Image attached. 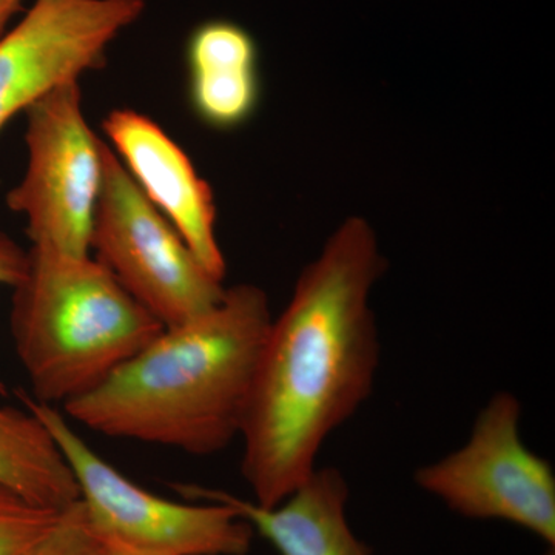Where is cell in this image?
I'll list each match as a JSON object with an SVG mask.
<instances>
[{
  "label": "cell",
  "mask_w": 555,
  "mask_h": 555,
  "mask_svg": "<svg viewBox=\"0 0 555 555\" xmlns=\"http://www.w3.org/2000/svg\"><path fill=\"white\" fill-rule=\"evenodd\" d=\"M385 270L371 224L346 219L272 320L240 434L257 505H280L305 483L324 441L371 397L382 352L371 292Z\"/></svg>",
  "instance_id": "obj_1"
},
{
  "label": "cell",
  "mask_w": 555,
  "mask_h": 555,
  "mask_svg": "<svg viewBox=\"0 0 555 555\" xmlns=\"http://www.w3.org/2000/svg\"><path fill=\"white\" fill-rule=\"evenodd\" d=\"M272 320L262 288H225L214 309L164 327L62 414L101 436L218 454L240 437Z\"/></svg>",
  "instance_id": "obj_2"
},
{
  "label": "cell",
  "mask_w": 555,
  "mask_h": 555,
  "mask_svg": "<svg viewBox=\"0 0 555 555\" xmlns=\"http://www.w3.org/2000/svg\"><path fill=\"white\" fill-rule=\"evenodd\" d=\"M10 331L33 400L67 406L137 356L164 324L96 258L28 250Z\"/></svg>",
  "instance_id": "obj_3"
},
{
  "label": "cell",
  "mask_w": 555,
  "mask_h": 555,
  "mask_svg": "<svg viewBox=\"0 0 555 555\" xmlns=\"http://www.w3.org/2000/svg\"><path fill=\"white\" fill-rule=\"evenodd\" d=\"M42 420L72 467L79 500L107 545L138 555H248L255 531L233 507L218 502L179 503L133 483L76 433L61 409L20 392Z\"/></svg>",
  "instance_id": "obj_4"
},
{
  "label": "cell",
  "mask_w": 555,
  "mask_h": 555,
  "mask_svg": "<svg viewBox=\"0 0 555 555\" xmlns=\"http://www.w3.org/2000/svg\"><path fill=\"white\" fill-rule=\"evenodd\" d=\"M90 250L164 326L203 315L228 288L145 198L107 142Z\"/></svg>",
  "instance_id": "obj_5"
},
{
  "label": "cell",
  "mask_w": 555,
  "mask_h": 555,
  "mask_svg": "<svg viewBox=\"0 0 555 555\" xmlns=\"http://www.w3.org/2000/svg\"><path fill=\"white\" fill-rule=\"evenodd\" d=\"M521 404L496 392L478 412L469 440L418 467L415 485L469 520L516 525L555 547V476L520 437Z\"/></svg>",
  "instance_id": "obj_6"
},
{
  "label": "cell",
  "mask_w": 555,
  "mask_h": 555,
  "mask_svg": "<svg viewBox=\"0 0 555 555\" xmlns=\"http://www.w3.org/2000/svg\"><path fill=\"white\" fill-rule=\"evenodd\" d=\"M25 113L27 169L7 204L27 219L31 247L90 255L104 141L83 116L79 80L62 83Z\"/></svg>",
  "instance_id": "obj_7"
},
{
  "label": "cell",
  "mask_w": 555,
  "mask_h": 555,
  "mask_svg": "<svg viewBox=\"0 0 555 555\" xmlns=\"http://www.w3.org/2000/svg\"><path fill=\"white\" fill-rule=\"evenodd\" d=\"M144 0H35L0 36V131L62 83L101 68Z\"/></svg>",
  "instance_id": "obj_8"
},
{
  "label": "cell",
  "mask_w": 555,
  "mask_h": 555,
  "mask_svg": "<svg viewBox=\"0 0 555 555\" xmlns=\"http://www.w3.org/2000/svg\"><path fill=\"white\" fill-rule=\"evenodd\" d=\"M102 129L145 198L177 229L204 268L224 281L228 268L217 238L214 190L184 150L155 120L134 109H113Z\"/></svg>",
  "instance_id": "obj_9"
},
{
  "label": "cell",
  "mask_w": 555,
  "mask_h": 555,
  "mask_svg": "<svg viewBox=\"0 0 555 555\" xmlns=\"http://www.w3.org/2000/svg\"><path fill=\"white\" fill-rule=\"evenodd\" d=\"M171 488L192 502L233 507L280 555H372L347 521L349 485L337 467H317L305 483L273 507L206 486L177 483Z\"/></svg>",
  "instance_id": "obj_10"
},
{
  "label": "cell",
  "mask_w": 555,
  "mask_h": 555,
  "mask_svg": "<svg viewBox=\"0 0 555 555\" xmlns=\"http://www.w3.org/2000/svg\"><path fill=\"white\" fill-rule=\"evenodd\" d=\"M190 98L208 126L235 129L247 122L261 96L258 47L235 22L208 21L188 43Z\"/></svg>",
  "instance_id": "obj_11"
},
{
  "label": "cell",
  "mask_w": 555,
  "mask_h": 555,
  "mask_svg": "<svg viewBox=\"0 0 555 555\" xmlns=\"http://www.w3.org/2000/svg\"><path fill=\"white\" fill-rule=\"evenodd\" d=\"M0 486L51 509H67L79 500L67 459L28 408L0 404Z\"/></svg>",
  "instance_id": "obj_12"
},
{
  "label": "cell",
  "mask_w": 555,
  "mask_h": 555,
  "mask_svg": "<svg viewBox=\"0 0 555 555\" xmlns=\"http://www.w3.org/2000/svg\"><path fill=\"white\" fill-rule=\"evenodd\" d=\"M62 511L39 506L0 486V555H28L60 520Z\"/></svg>",
  "instance_id": "obj_13"
},
{
  "label": "cell",
  "mask_w": 555,
  "mask_h": 555,
  "mask_svg": "<svg viewBox=\"0 0 555 555\" xmlns=\"http://www.w3.org/2000/svg\"><path fill=\"white\" fill-rule=\"evenodd\" d=\"M28 555H107V545L91 526L80 500L62 511L60 520Z\"/></svg>",
  "instance_id": "obj_14"
},
{
  "label": "cell",
  "mask_w": 555,
  "mask_h": 555,
  "mask_svg": "<svg viewBox=\"0 0 555 555\" xmlns=\"http://www.w3.org/2000/svg\"><path fill=\"white\" fill-rule=\"evenodd\" d=\"M28 269V251L17 246L5 233H0V286L16 287ZM5 383L0 379V396H5Z\"/></svg>",
  "instance_id": "obj_15"
},
{
  "label": "cell",
  "mask_w": 555,
  "mask_h": 555,
  "mask_svg": "<svg viewBox=\"0 0 555 555\" xmlns=\"http://www.w3.org/2000/svg\"><path fill=\"white\" fill-rule=\"evenodd\" d=\"M24 0H0V36L5 31L11 17L21 9Z\"/></svg>",
  "instance_id": "obj_16"
},
{
  "label": "cell",
  "mask_w": 555,
  "mask_h": 555,
  "mask_svg": "<svg viewBox=\"0 0 555 555\" xmlns=\"http://www.w3.org/2000/svg\"><path fill=\"white\" fill-rule=\"evenodd\" d=\"M107 545V543H105ZM107 555H138L130 553V551L122 550V547L107 545Z\"/></svg>",
  "instance_id": "obj_17"
},
{
  "label": "cell",
  "mask_w": 555,
  "mask_h": 555,
  "mask_svg": "<svg viewBox=\"0 0 555 555\" xmlns=\"http://www.w3.org/2000/svg\"><path fill=\"white\" fill-rule=\"evenodd\" d=\"M543 555H555V547H547V551Z\"/></svg>",
  "instance_id": "obj_18"
}]
</instances>
